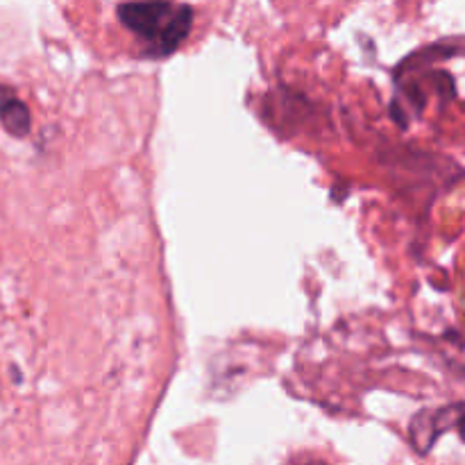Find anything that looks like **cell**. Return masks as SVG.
Returning <instances> with one entry per match:
<instances>
[{"label": "cell", "instance_id": "1", "mask_svg": "<svg viewBox=\"0 0 465 465\" xmlns=\"http://www.w3.org/2000/svg\"><path fill=\"white\" fill-rule=\"evenodd\" d=\"M118 18L127 30L148 44V53L154 57L175 53L193 25L189 5L175 3H125L118 7Z\"/></svg>", "mask_w": 465, "mask_h": 465}, {"label": "cell", "instance_id": "2", "mask_svg": "<svg viewBox=\"0 0 465 465\" xmlns=\"http://www.w3.org/2000/svg\"><path fill=\"white\" fill-rule=\"evenodd\" d=\"M457 411L459 407H450L434 413H420V416H416V420L411 422V443L416 445L418 452L425 454L445 430L457 425L459 418L454 422H448V418H452Z\"/></svg>", "mask_w": 465, "mask_h": 465}, {"label": "cell", "instance_id": "3", "mask_svg": "<svg viewBox=\"0 0 465 465\" xmlns=\"http://www.w3.org/2000/svg\"><path fill=\"white\" fill-rule=\"evenodd\" d=\"M0 123H3L5 130L14 136H25L32 125L30 109H27L25 103L18 100L12 91L5 89L3 84H0Z\"/></svg>", "mask_w": 465, "mask_h": 465}, {"label": "cell", "instance_id": "4", "mask_svg": "<svg viewBox=\"0 0 465 465\" xmlns=\"http://www.w3.org/2000/svg\"><path fill=\"white\" fill-rule=\"evenodd\" d=\"M457 430H459V434H461V439H463V443H465V413H461V416H459Z\"/></svg>", "mask_w": 465, "mask_h": 465}, {"label": "cell", "instance_id": "5", "mask_svg": "<svg viewBox=\"0 0 465 465\" xmlns=\"http://www.w3.org/2000/svg\"><path fill=\"white\" fill-rule=\"evenodd\" d=\"M298 465H330V463L318 461V459H307V461H302V463H298Z\"/></svg>", "mask_w": 465, "mask_h": 465}]
</instances>
